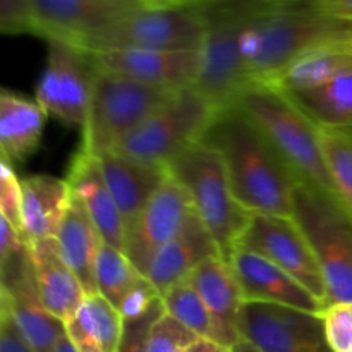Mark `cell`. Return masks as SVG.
<instances>
[{
    "instance_id": "cell-1",
    "label": "cell",
    "mask_w": 352,
    "mask_h": 352,
    "mask_svg": "<svg viewBox=\"0 0 352 352\" xmlns=\"http://www.w3.org/2000/svg\"><path fill=\"white\" fill-rule=\"evenodd\" d=\"M220 155L234 198L251 215L292 219L299 177L236 105L220 109L201 138Z\"/></svg>"
},
{
    "instance_id": "cell-2",
    "label": "cell",
    "mask_w": 352,
    "mask_h": 352,
    "mask_svg": "<svg viewBox=\"0 0 352 352\" xmlns=\"http://www.w3.org/2000/svg\"><path fill=\"white\" fill-rule=\"evenodd\" d=\"M349 38L352 23L327 16L311 0H267L243 34L248 76L251 82H268L305 52Z\"/></svg>"
},
{
    "instance_id": "cell-3",
    "label": "cell",
    "mask_w": 352,
    "mask_h": 352,
    "mask_svg": "<svg viewBox=\"0 0 352 352\" xmlns=\"http://www.w3.org/2000/svg\"><path fill=\"white\" fill-rule=\"evenodd\" d=\"M234 105L267 138L299 181L339 199L320 150L318 127L289 96L270 85L251 82L239 93Z\"/></svg>"
},
{
    "instance_id": "cell-4",
    "label": "cell",
    "mask_w": 352,
    "mask_h": 352,
    "mask_svg": "<svg viewBox=\"0 0 352 352\" xmlns=\"http://www.w3.org/2000/svg\"><path fill=\"white\" fill-rule=\"evenodd\" d=\"M167 172L184 189L195 215L229 263L251 213L234 198L220 155L201 140L195 141L168 162Z\"/></svg>"
},
{
    "instance_id": "cell-5",
    "label": "cell",
    "mask_w": 352,
    "mask_h": 352,
    "mask_svg": "<svg viewBox=\"0 0 352 352\" xmlns=\"http://www.w3.org/2000/svg\"><path fill=\"white\" fill-rule=\"evenodd\" d=\"M265 6L267 0L201 2L205 36L199 48V72L195 88L217 110L234 105L239 93L251 85L243 57V34Z\"/></svg>"
},
{
    "instance_id": "cell-6",
    "label": "cell",
    "mask_w": 352,
    "mask_h": 352,
    "mask_svg": "<svg viewBox=\"0 0 352 352\" xmlns=\"http://www.w3.org/2000/svg\"><path fill=\"white\" fill-rule=\"evenodd\" d=\"M205 36L201 2L140 0L134 9L107 24L79 48L105 50H199Z\"/></svg>"
},
{
    "instance_id": "cell-7",
    "label": "cell",
    "mask_w": 352,
    "mask_h": 352,
    "mask_svg": "<svg viewBox=\"0 0 352 352\" xmlns=\"http://www.w3.org/2000/svg\"><path fill=\"white\" fill-rule=\"evenodd\" d=\"M292 220L308 241L322 270L329 305L352 302V215L333 196L299 182Z\"/></svg>"
},
{
    "instance_id": "cell-8",
    "label": "cell",
    "mask_w": 352,
    "mask_h": 352,
    "mask_svg": "<svg viewBox=\"0 0 352 352\" xmlns=\"http://www.w3.org/2000/svg\"><path fill=\"white\" fill-rule=\"evenodd\" d=\"M177 91L96 67L81 146L95 155L113 150Z\"/></svg>"
},
{
    "instance_id": "cell-9",
    "label": "cell",
    "mask_w": 352,
    "mask_h": 352,
    "mask_svg": "<svg viewBox=\"0 0 352 352\" xmlns=\"http://www.w3.org/2000/svg\"><path fill=\"white\" fill-rule=\"evenodd\" d=\"M217 112L195 86L182 88L110 151L167 167L186 146L201 140Z\"/></svg>"
},
{
    "instance_id": "cell-10",
    "label": "cell",
    "mask_w": 352,
    "mask_h": 352,
    "mask_svg": "<svg viewBox=\"0 0 352 352\" xmlns=\"http://www.w3.org/2000/svg\"><path fill=\"white\" fill-rule=\"evenodd\" d=\"M95 71L89 52L65 41H48L47 65L38 81L34 100L47 116L82 129Z\"/></svg>"
},
{
    "instance_id": "cell-11",
    "label": "cell",
    "mask_w": 352,
    "mask_h": 352,
    "mask_svg": "<svg viewBox=\"0 0 352 352\" xmlns=\"http://www.w3.org/2000/svg\"><path fill=\"white\" fill-rule=\"evenodd\" d=\"M239 337L256 352H332L322 313L280 305L244 302Z\"/></svg>"
},
{
    "instance_id": "cell-12",
    "label": "cell",
    "mask_w": 352,
    "mask_h": 352,
    "mask_svg": "<svg viewBox=\"0 0 352 352\" xmlns=\"http://www.w3.org/2000/svg\"><path fill=\"white\" fill-rule=\"evenodd\" d=\"M237 248L260 254L299 282L313 298L329 306L322 270L292 219L270 215H251Z\"/></svg>"
},
{
    "instance_id": "cell-13",
    "label": "cell",
    "mask_w": 352,
    "mask_h": 352,
    "mask_svg": "<svg viewBox=\"0 0 352 352\" xmlns=\"http://www.w3.org/2000/svg\"><path fill=\"white\" fill-rule=\"evenodd\" d=\"M192 213L195 212L186 191L167 172L160 188L126 232L124 253L131 263L144 275L151 258L177 236Z\"/></svg>"
},
{
    "instance_id": "cell-14",
    "label": "cell",
    "mask_w": 352,
    "mask_h": 352,
    "mask_svg": "<svg viewBox=\"0 0 352 352\" xmlns=\"http://www.w3.org/2000/svg\"><path fill=\"white\" fill-rule=\"evenodd\" d=\"M140 0H30L33 34L79 47Z\"/></svg>"
},
{
    "instance_id": "cell-15",
    "label": "cell",
    "mask_w": 352,
    "mask_h": 352,
    "mask_svg": "<svg viewBox=\"0 0 352 352\" xmlns=\"http://www.w3.org/2000/svg\"><path fill=\"white\" fill-rule=\"evenodd\" d=\"M0 278L9 291L12 322L24 342L33 352H55L65 336V323L41 302L26 250L0 272Z\"/></svg>"
},
{
    "instance_id": "cell-16",
    "label": "cell",
    "mask_w": 352,
    "mask_h": 352,
    "mask_svg": "<svg viewBox=\"0 0 352 352\" xmlns=\"http://www.w3.org/2000/svg\"><path fill=\"white\" fill-rule=\"evenodd\" d=\"M91 57L96 67L160 88L195 86L199 72V50H105Z\"/></svg>"
},
{
    "instance_id": "cell-17",
    "label": "cell",
    "mask_w": 352,
    "mask_h": 352,
    "mask_svg": "<svg viewBox=\"0 0 352 352\" xmlns=\"http://www.w3.org/2000/svg\"><path fill=\"white\" fill-rule=\"evenodd\" d=\"M244 302H267L309 313H322L327 306L313 298L296 278L260 254L236 248L229 261Z\"/></svg>"
},
{
    "instance_id": "cell-18",
    "label": "cell",
    "mask_w": 352,
    "mask_h": 352,
    "mask_svg": "<svg viewBox=\"0 0 352 352\" xmlns=\"http://www.w3.org/2000/svg\"><path fill=\"white\" fill-rule=\"evenodd\" d=\"M212 322V342L227 351L236 349L241 342L239 316L244 299L232 268L222 258H210L203 261L188 277Z\"/></svg>"
},
{
    "instance_id": "cell-19",
    "label": "cell",
    "mask_w": 352,
    "mask_h": 352,
    "mask_svg": "<svg viewBox=\"0 0 352 352\" xmlns=\"http://www.w3.org/2000/svg\"><path fill=\"white\" fill-rule=\"evenodd\" d=\"M65 181L71 188L72 196H76L85 206L103 243L124 253L126 227L103 177L98 157L86 148L79 146L69 165Z\"/></svg>"
},
{
    "instance_id": "cell-20",
    "label": "cell",
    "mask_w": 352,
    "mask_h": 352,
    "mask_svg": "<svg viewBox=\"0 0 352 352\" xmlns=\"http://www.w3.org/2000/svg\"><path fill=\"white\" fill-rule=\"evenodd\" d=\"M210 258L222 256L213 237L192 213L177 236L151 258L144 277L153 284L162 298L172 285L186 280L203 261Z\"/></svg>"
},
{
    "instance_id": "cell-21",
    "label": "cell",
    "mask_w": 352,
    "mask_h": 352,
    "mask_svg": "<svg viewBox=\"0 0 352 352\" xmlns=\"http://www.w3.org/2000/svg\"><path fill=\"white\" fill-rule=\"evenodd\" d=\"M26 251L41 302L52 315L65 323L81 308L88 294L74 272L62 260L57 241H26Z\"/></svg>"
},
{
    "instance_id": "cell-22",
    "label": "cell",
    "mask_w": 352,
    "mask_h": 352,
    "mask_svg": "<svg viewBox=\"0 0 352 352\" xmlns=\"http://www.w3.org/2000/svg\"><path fill=\"white\" fill-rule=\"evenodd\" d=\"M96 157L127 232L164 182L167 167L133 160L116 151H103Z\"/></svg>"
},
{
    "instance_id": "cell-23",
    "label": "cell",
    "mask_w": 352,
    "mask_h": 352,
    "mask_svg": "<svg viewBox=\"0 0 352 352\" xmlns=\"http://www.w3.org/2000/svg\"><path fill=\"white\" fill-rule=\"evenodd\" d=\"M21 222L23 239H55L71 201L65 179L28 175L21 179Z\"/></svg>"
},
{
    "instance_id": "cell-24",
    "label": "cell",
    "mask_w": 352,
    "mask_h": 352,
    "mask_svg": "<svg viewBox=\"0 0 352 352\" xmlns=\"http://www.w3.org/2000/svg\"><path fill=\"white\" fill-rule=\"evenodd\" d=\"M47 113L36 100L0 88V153L12 164L28 160L40 146Z\"/></svg>"
},
{
    "instance_id": "cell-25",
    "label": "cell",
    "mask_w": 352,
    "mask_h": 352,
    "mask_svg": "<svg viewBox=\"0 0 352 352\" xmlns=\"http://www.w3.org/2000/svg\"><path fill=\"white\" fill-rule=\"evenodd\" d=\"M55 241L62 260L74 272L86 294H96L95 261L102 237L86 213L85 206L76 196H72V192Z\"/></svg>"
},
{
    "instance_id": "cell-26",
    "label": "cell",
    "mask_w": 352,
    "mask_h": 352,
    "mask_svg": "<svg viewBox=\"0 0 352 352\" xmlns=\"http://www.w3.org/2000/svg\"><path fill=\"white\" fill-rule=\"evenodd\" d=\"M124 320L100 294H89L72 318L65 322V336L76 352H117Z\"/></svg>"
},
{
    "instance_id": "cell-27",
    "label": "cell",
    "mask_w": 352,
    "mask_h": 352,
    "mask_svg": "<svg viewBox=\"0 0 352 352\" xmlns=\"http://www.w3.org/2000/svg\"><path fill=\"white\" fill-rule=\"evenodd\" d=\"M285 96L315 126L352 129V64L316 88Z\"/></svg>"
},
{
    "instance_id": "cell-28",
    "label": "cell",
    "mask_w": 352,
    "mask_h": 352,
    "mask_svg": "<svg viewBox=\"0 0 352 352\" xmlns=\"http://www.w3.org/2000/svg\"><path fill=\"white\" fill-rule=\"evenodd\" d=\"M351 64L352 55L346 50L344 43L323 45L299 55L291 64L285 65L272 81L263 85L274 86L284 95L302 93L323 85Z\"/></svg>"
},
{
    "instance_id": "cell-29",
    "label": "cell",
    "mask_w": 352,
    "mask_h": 352,
    "mask_svg": "<svg viewBox=\"0 0 352 352\" xmlns=\"http://www.w3.org/2000/svg\"><path fill=\"white\" fill-rule=\"evenodd\" d=\"M318 143L337 198L352 215V131L318 127Z\"/></svg>"
},
{
    "instance_id": "cell-30",
    "label": "cell",
    "mask_w": 352,
    "mask_h": 352,
    "mask_svg": "<svg viewBox=\"0 0 352 352\" xmlns=\"http://www.w3.org/2000/svg\"><path fill=\"white\" fill-rule=\"evenodd\" d=\"M141 277L143 274L131 263L126 253L102 241L95 261L96 294L107 299L117 309L124 296Z\"/></svg>"
},
{
    "instance_id": "cell-31",
    "label": "cell",
    "mask_w": 352,
    "mask_h": 352,
    "mask_svg": "<svg viewBox=\"0 0 352 352\" xmlns=\"http://www.w3.org/2000/svg\"><path fill=\"white\" fill-rule=\"evenodd\" d=\"M165 315L181 323L186 330L195 333L199 339L212 340V322L205 308V302L199 298L198 291L191 282H177L162 296Z\"/></svg>"
},
{
    "instance_id": "cell-32",
    "label": "cell",
    "mask_w": 352,
    "mask_h": 352,
    "mask_svg": "<svg viewBox=\"0 0 352 352\" xmlns=\"http://www.w3.org/2000/svg\"><path fill=\"white\" fill-rule=\"evenodd\" d=\"M332 352H352V302H332L322 311Z\"/></svg>"
},
{
    "instance_id": "cell-33",
    "label": "cell",
    "mask_w": 352,
    "mask_h": 352,
    "mask_svg": "<svg viewBox=\"0 0 352 352\" xmlns=\"http://www.w3.org/2000/svg\"><path fill=\"white\" fill-rule=\"evenodd\" d=\"M198 337L186 330L170 316L162 315L157 320L148 340V352H182Z\"/></svg>"
},
{
    "instance_id": "cell-34",
    "label": "cell",
    "mask_w": 352,
    "mask_h": 352,
    "mask_svg": "<svg viewBox=\"0 0 352 352\" xmlns=\"http://www.w3.org/2000/svg\"><path fill=\"white\" fill-rule=\"evenodd\" d=\"M21 198V179L14 174L12 165L0 158V215L23 236Z\"/></svg>"
},
{
    "instance_id": "cell-35",
    "label": "cell",
    "mask_w": 352,
    "mask_h": 352,
    "mask_svg": "<svg viewBox=\"0 0 352 352\" xmlns=\"http://www.w3.org/2000/svg\"><path fill=\"white\" fill-rule=\"evenodd\" d=\"M162 315H165V311L160 298V301L150 311L144 313L143 316L126 320L124 322L122 339H120L117 352H148V340H150L151 329H153V325Z\"/></svg>"
},
{
    "instance_id": "cell-36",
    "label": "cell",
    "mask_w": 352,
    "mask_h": 352,
    "mask_svg": "<svg viewBox=\"0 0 352 352\" xmlns=\"http://www.w3.org/2000/svg\"><path fill=\"white\" fill-rule=\"evenodd\" d=\"M160 301V294L153 287L146 277H141L136 284L131 287V291L124 296L120 305L117 306V311L122 316V320H134L143 316L144 313L150 311L157 302Z\"/></svg>"
},
{
    "instance_id": "cell-37",
    "label": "cell",
    "mask_w": 352,
    "mask_h": 352,
    "mask_svg": "<svg viewBox=\"0 0 352 352\" xmlns=\"http://www.w3.org/2000/svg\"><path fill=\"white\" fill-rule=\"evenodd\" d=\"M0 33L33 34L30 0H0Z\"/></svg>"
},
{
    "instance_id": "cell-38",
    "label": "cell",
    "mask_w": 352,
    "mask_h": 352,
    "mask_svg": "<svg viewBox=\"0 0 352 352\" xmlns=\"http://www.w3.org/2000/svg\"><path fill=\"white\" fill-rule=\"evenodd\" d=\"M26 250L23 236L0 215V272Z\"/></svg>"
},
{
    "instance_id": "cell-39",
    "label": "cell",
    "mask_w": 352,
    "mask_h": 352,
    "mask_svg": "<svg viewBox=\"0 0 352 352\" xmlns=\"http://www.w3.org/2000/svg\"><path fill=\"white\" fill-rule=\"evenodd\" d=\"M0 352H33L21 337L12 318L7 320L6 325L0 329Z\"/></svg>"
},
{
    "instance_id": "cell-40",
    "label": "cell",
    "mask_w": 352,
    "mask_h": 352,
    "mask_svg": "<svg viewBox=\"0 0 352 352\" xmlns=\"http://www.w3.org/2000/svg\"><path fill=\"white\" fill-rule=\"evenodd\" d=\"M311 2L327 16L352 23V0H311Z\"/></svg>"
},
{
    "instance_id": "cell-41",
    "label": "cell",
    "mask_w": 352,
    "mask_h": 352,
    "mask_svg": "<svg viewBox=\"0 0 352 352\" xmlns=\"http://www.w3.org/2000/svg\"><path fill=\"white\" fill-rule=\"evenodd\" d=\"M12 318V308H10V296L7 287L0 278V329L7 323V320Z\"/></svg>"
},
{
    "instance_id": "cell-42",
    "label": "cell",
    "mask_w": 352,
    "mask_h": 352,
    "mask_svg": "<svg viewBox=\"0 0 352 352\" xmlns=\"http://www.w3.org/2000/svg\"><path fill=\"white\" fill-rule=\"evenodd\" d=\"M182 352H232V351H227L223 347H220L219 344L212 342L208 339H195L188 347H186Z\"/></svg>"
},
{
    "instance_id": "cell-43",
    "label": "cell",
    "mask_w": 352,
    "mask_h": 352,
    "mask_svg": "<svg viewBox=\"0 0 352 352\" xmlns=\"http://www.w3.org/2000/svg\"><path fill=\"white\" fill-rule=\"evenodd\" d=\"M55 352H76L74 347H72L71 340L67 339V336H64L60 339V342H58L57 349H55Z\"/></svg>"
},
{
    "instance_id": "cell-44",
    "label": "cell",
    "mask_w": 352,
    "mask_h": 352,
    "mask_svg": "<svg viewBox=\"0 0 352 352\" xmlns=\"http://www.w3.org/2000/svg\"><path fill=\"white\" fill-rule=\"evenodd\" d=\"M232 352H256V351H254L253 347L248 346L246 342H239V344H237V346H236V349H234Z\"/></svg>"
},
{
    "instance_id": "cell-45",
    "label": "cell",
    "mask_w": 352,
    "mask_h": 352,
    "mask_svg": "<svg viewBox=\"0 0 352 352\" xmlns=\"http://www.w3.org/2000/svg\"><path fill=\"white\" fill-rule=\"evenodd\" d=\"M344 47H346V50L352 55V38H349V40H347L346 43H344Z\"/></svg>"
},
{
    "instance_id": "cell-46",
    "label": "cell",
    "mask_w": 352,
    "mask_h": 352,
    "mask_svg": "<svg viewBox=\"0 0 352 352\" xmlns=\"http://www.w3.org/2000/svg\"><path fill=\"white\" fill-rule=\"evenodd\" d=\"M0 158H3V157H2V153H0Z\"/></svg>"
},
{
    "instance_id": "cell-47",
    "label": "cell",
    "mask_w": 352,
    "mask_h": 352,
    "mask_svg": "<svg viewBox=\"0 0 352 352\" xmlns=\"http://www.w3.org/2000/svg\"><path fill=\"white\" fill-rule=\"evenodd\" d=\"M349 131H352V129H349Z\"/></svg>"
}]
</instances>
